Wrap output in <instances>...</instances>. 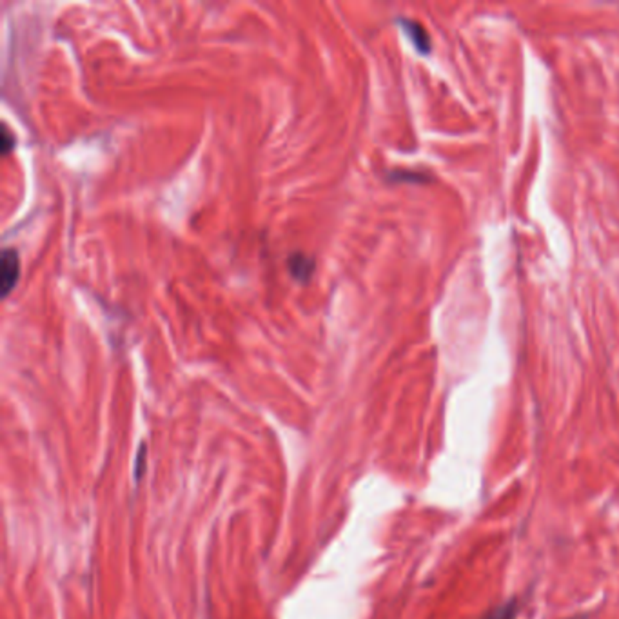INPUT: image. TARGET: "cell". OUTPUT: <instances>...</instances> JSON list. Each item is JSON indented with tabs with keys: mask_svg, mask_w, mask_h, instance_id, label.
Masks as SVG:
<instances>
[{
	"mask_svg": "<svg viewBox=\"0 0 619 619\" xmlns=\"http://www.w3.org/2000/svg\"><path fill=\"white\" fill-rule=\"evenodd\" d=\"M289 271H291V274L302 282L309 280L313 271H314V262L311 258H307L306 255L302 253H297L293 255L291 258H289Z\"/></svg>",
	"mask_w": 619,
	"mask_h": 619,
	"instance_id": "3",
	"label": "cell"
},
{
	"mask_svg": "<svg viewBox=\"0 0 619 619\" xmlns=\"http://www.w3.org/2000/svg\"><path fill=\"white\" fill-rule=\"evenodd\" d=\"M516 612H518L516 601H509L498 608H494L492 612H488L483 619H516Z\"/></svg>",
	"mask_w": 619,
	"mask_h": 619,
	"instance_id": "4",
	"label": "cell"
},
{
	"mask_svg": "<svg viewBox=\"0 0 619 619\" xmlns=\"http://www.w3.org/2000/svg\"><path fill=\"white\" fill-rule=\"evenodd\" d=\"M0 146H3V153L6 155L13 146H15V139L12 137V133H10V130L4 126V130H3V139H0Z\"/></svg>",
	"mask_w": 619,
	"mask_h": 619,
	"instance_id": "5",
	"label": "cell"
},
{
	"mask_svg": "<svg viewBox=\"0 0 619 619\" xmlns=\"http://www.w3.org/2000/svg\"><path fill=\"white\" fill-rule=\"evenodd\" d=\"M144 452H146V445H142V447H140V450H139V456H137V465H135V478H137V480H140V476H142V472H144V469H142V464L146 462V458H144Z\"/></svg>",
	"mask_w": 619,
	"mask_h": 619,
	"instance_id": "6",
	"label": "cell"
},
{
	"mask_svg": "<svg viewBox=\"0 0 619 619\" xmlns=\"http://www.w3.org/2000/svg\"><path fill=\"white\" fill-rule=\"evenodd\" d=\"M20 276V260L19 253L15 250H4L3 257H0V291L3 297H8L13 287L19 283Z\"/></svg>",
	"mask_w": 619,
	"mask_h": 619,
	"instance_id": "1",
	"label": "cell"
},
{
	"mask_svg": "<svg viewBox=\"0 0 619 619\" xmlns=\"http://www.w3.org/2000/svg\"><path fill=\"white\" fill-rule=\"evenodd\" d=\"M574 619H577V617H574Z\"/></svg>",
	"mask_w": 619,
	"mask_h": 619,
	"instance_id": "7",
	"label": "cell"
},
{
	"mask_svg": "<svg viewBox=\"0 0 619 619\" xmlns=\"http://www.w3.org/2000/svg\"><path fill=\"white\" fill-rule=\"evenodd\" d=\"M400 22H401L405 33L409 35L410 43L415 44V48H417L420 53L427 55V53L431 52V36L427 35L425 28H424L422 24L415 22V20H405V19H403V20H400Z\"/></svg>",
	"mask_w": 619,
	"mask_h": 619,
	"instance_id": "2",
	"label": "cell"
}]
</instances>
